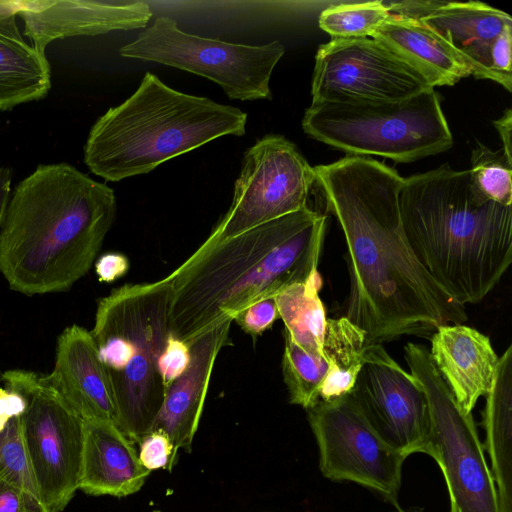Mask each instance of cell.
Instances as JSON below:
<instances>
[{
    "label": "cell",
    "instance_id": "3",
    "mask_svg": "<svg viewBox=\"0 0 512 512\" xmlns=\"http://www.w3.org/2000/svg\"><path fill=\"white\" fill-rule=\"evenodd\" d=\"M115 215L108 185L65 162L38 165L10 195L0 273L26 296L68 291L91 269Z\"/></svg>",
    "mask_w": 512,
    "mask_h": 512
},
{
    "label": "cell",
    "instance_id": "12",
    "mask_svg": "<svg viewBox=\"0 0 512 512\" xmlns=\"http://www.w3.org/2000/svg\"><path fill=\"white\" fill-rule=\"evenodd\" d=\"M314 167L282 135L267 134L244 153L232 203L209 236L228 238L307 207Z\"/></svg>",
    "mask_w": 512,
    "mask_h": 512
},
{
    "label": "cell",
    "instance_id": "30",
    "mask_svg": "<svg viewBox=\"0 0 512 512\" xmlns=\"http://www.w3.org/2000/svg\"><path fill=\"white\" fill-rule=\"evenodd\" d=\"M138 457L141 464L150 472L156 469L172 471L178 459L169 436L162 430L155 429L146 433L138 441Z\"/></svg>",
    "mask_w": 512,
    "mask_h": 512
},
{
    "label": "cell",
    "instance_id": "26",
    "mask_svg": "<svg viewBox=\"0 0 512 512\" xmlns=\"http://www.w3.org/2000/svg\"><path fill=\"white\" fill-rule=\"evenodd\" d=\"M282 375L289 402L305 410L319 402L322 382L328 370L324 357L310 354L296 345L284 333Z\"/></svg>",
    "mask_w": 512,
    "mask_h": 512
},
{
    "label": "cell",
    "instance_id": "37",
    "mask_svg": "<svg viewBox=\"0 0 512 512\" xmlns=\"http://www.w3.org/2000/svg\"><path fill=\"white\" fill-rule=\"evenodd\" d=\"M500 139L502 141V153L512 163V145H511V128H512V111L510 108L506 109L503 115L497 120L493 121Z\"/></svg>",
    "mask_w": 512,
    "mask_h": 512
},
{
    "label": "cell",
    "instance_id": "24",
    "mask_svg": "<svg viewBox=\"0 0 512 512\" xmlns=\"http://www.w3.org/2000/svg\"><path fill=\"white\" fill-rule=\"evenodd\" d=\"M321 286L317 269L305 281L290 285L276 295L275 302L285 325L284 333L291 341L310 354L324 357L327 317L319 295Z\"/></svg>",
    "mask_w": 512,
    "mask_h": 512
},
{
    "label": "cell",
    "instance_id": "22",
    "mask_svg": "<svg viewBox=\"0 0 512 512\" xmlns=\"http://www.w3.org/2000/svg\"><path fill=\"white\" fill-rule=\"evenodd\" d=\"M485 397L482 426L484 450L497 490L501 512H512V346L499 357Z\"/></svg>",
    "mask_w": 512,
    "mask_h": 512
},
{
    "label": "cell",
    "instance_id": "11",
    "mask_svg": "<svg viewBox=\"0 0 512 512\" xmlns=\"http://www.w3.org/2000/svg\"><path fill=\"white\" fill-rule=\"evenodd\" d=\"M322 475L350 481L399 508L402 466L407 457L389 447L370 426L349 393L308 408Z\"/></svg>",
    "mask_w": 512,
    "mask_h": 512
},
{
    "label": "cell",
    "instance_id": "39",
    "mask_svg": "<svg viewBox=\"0 0 512 512\" xmlns=\"http://www.w3.org/2000/svg\"><path fill=\"white\" fill-rule=\"evenodd\" d=\"M23 1H0V18L17 15L21 10Z\"/></svg>",
    "mask_w": 512,
    "mask_h": 512
},
{
    "label": "cell",
    "instance_id": "38",
    "mask_svg": "<svg viewBox=\"0 0 512 512\" xmlns=\"http://www.w3.org/2000/svg\"><path fill=\"white\" fill-rule=\"evenodd\" d=\"M12 171L8 167H0V229L11 195Z\"/></svg>",
    "mask_w": 512,
    "mask_h": 512
},
{
    "label": "cell",
    "instance_id": "28",
    "mask_svg": "<svg viewBox=\"0 0 512 512\" xmlns=\"http://www.w3.org/2000/svg\"><path fill=\"white\" fill-rule=\"evenodd\" d=\"M470 179L474 191L483 199L504 206L512 203V163L502 151L478 144L472 152Z\"/></svg>",
    "mask_w": 512,
    "mask_h": 512
},
{
    "label": "cell",
    "instance_id": "5",
    "mask_svg": "<svg viewBox=\"0 0 512 512\" xmlns=\"http://www.w3.org/2000/svg\"><path fill=\"white\" fill-rule=\"evenodd\" d=\"M247 114L177 91L146 72L137 90L91 127L84 162L106 181L146 174L216 138L246 132Z\"/></svg>",
    "mask_w": 512,
    "mask_h": 512
},
{
    "label": "cell",
    "instance_id": "13",
    "mask_svg": "<svg viewBox=\"0 0 512 512\" xmlns=\"http://www.w3.org/2000/svg\"><path fill=\"white\" fill-rule=\"evenodd\" d=\"M429 89L420 73L372 38H333L315 56L312 103H392Z\"/></svg>",
    "mask_w": 512,
    "mask_h": 512
},
{
    "label": "cell",
    "instance_id": "10",
    "mask_svg": "<svg viewBox=\"0 0 512 512\" xmlns=\"http://www.w3.org/2000/svg\"><path fill=\"white\" fill-rule=\"evenodd\" d=\"M1 381L24 398L22 434L41 501L47 512H62L79 489L84 420L45 375L11 369Z\"/></svg>",
    "mask_w": 512,
    "mask_h": 512
},
{
    "label": "cell",
    "instance_id": "6",
    "mask_svg": "<svg viewBox=\"0 0 512 512\" xmlns=\"http://www.w3.org/2000/svg\"><path fill=\"white\" fill-rule=\"evenodd\" d=\"M170 298L163 278L124 284L97 302L90 332L112 386L116 426L133 444L151 430L165 398L158 359L171 334Z\"/></svg>",
    "mask_w": 512,
    "mask_h": 512
},
{
    "label": "cell",
    "instance_id": "8",
    "mask_svg": "<svg viewBox=\"0 0 512 512\" xmlns=\"http://www.w3.org/2000/svg\"><path fill=\"white\" fill-rule=\"evenodd\" d=\"M404 351L410 373L426 395L430 427L424 453L443 473L450 512H501L472 413L459 406L426 346L410 342Z\"/></svg>",
    "mask_w": 512,
    "mask_h": 512
},
{
    "label": "cell",
    "instance_id": "25",
    "mask_svg": "<svg viewBox=\"0 0 512 512\" xmlns=\"http://www.w3.org/2000/svg\"><path fill=\"white\" fill-rule=\"evenodd\" d=\"M365 333L346 317L327 318L323 354L328 370L319 401H331L351 392L363 363Z\"/></svg>",
    "mask_w": 512,
    "mask_h": 512
},
{
    "label": "cell",
    "instance_id": "20",
    "mask_svg": "<svg viewBox=\"0 0 512 512\" xmlns=\"http://www.w3.org/2000/svg\"><path fill=\"white\" fill-rule=\"evenodd\" d=\"M149 474L133 443L114 423L84 420L79 489L94 496L126 497L138 492Z\"/></svg>",
    "mask_w": 512,
    "mask_h": 512
},
{
    "label": "cell",
    "instance_id": "16",
    "mask_svg": "<svg viewBox=\"0 0 512 512\" xmlns=\"http://www.w3.org/2000/svg\"><path fill=\"white\" fill-rule=\"evenodd\" d=\"M24 35L42 53L54 40L144 28L152 17L145 2L94 0L23 1Z\"/></svg>",
    "mask_w": 512,
    "mask_h": 512
},
{
    "label": "cell",
    "instance_id": "15",
    "mask_svg": "<svg viewBox=\"0 0 512 512\" xmlns=\"http://www.w3.org/2000/svg\"><path fill=\"white\" fill-rule=\"evenodd\" d=\"M390 14L418 19L448 43L477 79H488L511 91L512 80L491 68L493 41L512 24L506 12L478 1H403L387 4Z\"/></svg>",
    "mask_w": 512,
    "mask_h": 512
},
{
    "label": "cell",
    "instance_id": "7",
    "mask_svg": "<svg viewBox=\"0 0 512 512\" xmlns=\"http://www.w3.org/2000/svg\"><path fill=\"white\" fill-rule=\"evenodd\" d=\"M302 128L309 137L352 156L377 155L401 163L453 145L434 88L392 103H311Z\"/></svg>",
    "mask_w": 512,
    "mask_h": 512
},
{
    "label": "cell",
    "instance_id": "34",
    "mask_svg": "<svg viewBox=\"0 0 512 512\" xmlns=\"http://www.w3.org/2000/svg\"><path fill=\"white\" fill-rule=\"evenodd\" d=\"M511 44L512 24H509L493 41L490 50L492 70L509 80H512Z\"/></svg>",
    "mask_w": 512,
    "mask_h": 512
},
{
    "label": "cell",
    "instance_id": "21",
    "mask_svg": "<svg viewBox=\"0 0 512 512\" xmlns=\"http://www.w3.org/2000/svg\"><path fill=\"white\" fill-rule=\"evenodd\" d=\"M420 73L432 86H452L472 74L464 59L416 18L390 14L371 37Z\"/></svg>",
    "mask_w": 512,
    "mask_h": 512
},
{
    "label": "cell",
    "instance_id": "41",
    "mask_svg": "<svg viewBox=\"0 0 512 512\" xmlns=\"http://www.w3.org/2000/svg\"><path fill=\"white\" fill-rule=\"evenodd\" d=\"M153 512H160V511H158V510L156 511V510H155V511H153Z\"/></svg>",
    "mask_w": 512,
    "mask_h": 512
},
{
    "label": "cell",
    "instance_id": "31",
    "mask_svg": "<svg viewBox=\"0 0 512 512\" xmlns=\"http://www.w3.org/2000/svg\"><path fill=\"white\" fill-rule=\"evenodd\" d=\"M279 318L275 297L266 298L250 304L233 318L238 326L256 339L269 329Z\"/></svg>",
    "mask_w": 512,
    "mask_h": 512
},
{
    "label": "cell",
    "instance_id": "35",
    "mask_svg": "<svg viewBox=\"0 0 512 512\" xmlns=\"http://www.w3.org/2000/svg\"><path fill=\"white\" fill-rule=\"evenodd\" d=\"M128 258L118 252H109L100 256L95 263V271L101 282L111 283L123 277L129 270Z\"/></svg>",
    "mask_w": 512,
    "mask_h": 512
},
{
    "label": "cell",
    "instance_id": "17",
    "mask_svg": "<svg viewBox=\"0 0 512 512\" xmlns=\"http://www.w3.org/2000/svg\"><path fill=\"white\" fill-rule=\"evenodd\" d=\"M50 386L83 420L116 425L112 386L90 331L73 324L58 336Z\"/></svg>",
    "mask_w": 512,
    "mask_h": 512
},
{
    "label": "cell",
    "instance_id": "2",
    "mask_svg": "<svg viewBox=\"0 0 512 512\" xmlns=\"http://www.w3.org/2000/svg\"><path fill=\"white\" fill-rule=\"evenodd\" d=\"M327 216L308 206L228 238H208L165 279L171 334L189 343L318 269Z\"/></svg>",
    "mask_w": 512,
    "mask_h": 512
},
{
    "label": "cell",
    "instance_id": "42",
    "mask_svg": "<svg viewBox=\"0 0 512 512\" xmlns=\"http://www.w3.org/2000/svg\"><path fill=\"white\" fill-rule=\"evenodd\" d=\"M397 512H404V511L399 510V511H397Z\"/></svg>",
    "mask_w": 512,
    "mask_h": 512
},
{
    "label": "cell",
    "instance_id": "27",
    "mask_svg": "<svg viewBox=\"0 0 512 512\" xmlns=\"http://www.w3.org/2000/svg\"><path fill=\"white\" fill-rule=\"evenodd\" d=\"M389 17V8L382 1L341 3L325 8L318 23L332 39L369 38Z\"/></svg>",
    "mask_w": 512,
    "mask_h": 512
},
{
    "label": "cell",
    "instance_id": "4",
    "mask_svg": "<svg viewBox=\"0 0 512 512\" xmlns=\"http://www.w3.org/2000/svg\"><path fill=\"white\" fill-rule=\"evenodd\" d=\"M403 229L418 261L458 303L481 302L512 262V207L481 198L448 164L403 179Z\"/></svg>",
    "mask_w": 512,
    "mask_h": 512
},
{
    "label": "cell",
    "instance_id": "14",
    "mask_svg": "<svg viewBox=\"0 0 512 512\" xmlns=\"http://www.w3.org/2000/svg\"><path fill=\"white\" fill-rule=\"evenodd\" d=\"M350 394L389 447L405 457L424 453L430 427L426 395L382 344L365 346L362 367Z\"/></svg>",
    "mask_w": 512,
    "mask_h": 512
},
{
    "label": "cell",
    "instance_id": "32",
    "mask_svg": "<svg viewBox=\"0 0 512 512\" xmlns=\"http://www.w3.org/2000/svg\"><path fill=\"white\" fill-rule=\"evenodd\" d=\"M189 363V345L170 334L158 359V372L166 391L185 372Z\"/></svg>",
    "mask_w": 512,
    "mask_h": 512
},
{
    "label": "cell",
    "instance_id": "40",
    "mask_svg": "<svg viewBox=\"0 0 512 512\" xmlns=\"http://www.w3.org/2000/svg\"><path fill=\"white\" fill-rule=\"evenodd\" d=\"M1 377H2V372H1V370H0V381H1Z\"/></svg>",
    "mask_w": 512,
    "mask_h": 512
},
{
    "label": "cell",
    "instance_id": "36",
    "mask_svg": "<svg viewBox=\"0 0 512 512\" xmlns=\"http://www.w3.org/2000/svg\"><path fill=\"white\" fill-rule=\"evenodd\" d=\"M25 409L24 398L11 389L0 387V433L14 417L22 415Z\"/></svg>",
    "mask_w": 512,
    "mask_h": 512
},
{
    "label": "cell",
    "instance_id": "23",
    "mask_svg": "<svg viewBox=\"0 0 512 512\" xmlns=\"http://www.w3.org/2000/svg\"><path fill=\"white\" fill-rule=\"evenodd\" d=\"M16 16L0 18V111L40 100L51 88L46 54L24 40Z\"/></svg>",
    "mask_w": 512,
    "mask_h": 512
},
{
    "label": "cell",
    "instance_id": "19",
    "mask_svg": "<svg viewBox=\"0 0 512 512\" xmlns=\"http://www.w3.org/2000/svg\"><path fill=\"white\" fill-rule=\"evenodd\" d=\"M430 341L435 368L459 406L472 413L489 391L499 360L490 338L463 323L439 326Z\"/></svg>",
    "mask_w": 512,
    "mask_h": 512
},
{
    "label": "cell",
    "instance_id": "29",
    "mask_svg": "<svg viewBox=\"0 0 512 512\" xmlns=\"http://www.w3.org/2000/svg\"><path fill=\"white\" fill-rule=\"evenodd\" d=\"M5 479L21 487L46 512L26 453L21 415L9 421L0 433V480Z\"/></svg>",
    "mask_w": 512,
    "mask_h": 512
},
{
    "label": "cell",
    "instance_id": "18",
    "mask_svg": "<svg viewBox=\"0 0 512 512\" xmlns=\"http://www.w3.org/2000/svg\"><path fill=\"white\" fill-rule=\"evenodd\" d=\"M232 322L230 318L220 320L187 343L190 363L166 391L151 430L164 431L176 452L191 451L216 358L223 347L231 344Z\"/></svg>",
    "mask_w": 512,
    "mask_h": 512
},
{
    "label": "cell",
    "instance_id": "33",
    "mask_svg": "<svg viewBox=\"0 0 512 512\" xmlns=\"http://www.w3.org/2000/svg\"><path fill=\"white\" fill-rule=\"evenodd\" d=\"M0 512H46L17 484L0 480Z\"/></svg>",
    "mask_w": 512,
    "mask_h": 512
},
{
    "label": "cell",
    "instance_id": "1",
    "mask_svg": "<svg viewBox=\"0 0 512 512\" xmlns=\"http://www.w3.org/2000/svg\"><path fill=\"white\" fill-rule=\"evenodd\" d=\"M314 170L346 243L343 316L364 331L366 345L431 337L441 325L468 320L465 306L430 276L408 243L399 207L404 178L396 170L352 155Z\"/></svg>",
    "mask_w": 512,
    "mask_h": 512
},
{
    "label": "cell",
    "instance_id": "9",
    "mask_svg": "<svg viewBox=\"0 0 512 512\" xmlns=\"http://www.w3.org/2000/svg\"><path fill=\"white\" fill-rule=\"evenodd\" d=\"M284 52L279 41L251 46L189 34L164 16L119 50L125 58L156 62L205 77L217 83L230 99L242 101L272 99L270 78Z\"/></svg>",
    "mask_w": 512,
    "mask_h": 512
}]
</instances>
